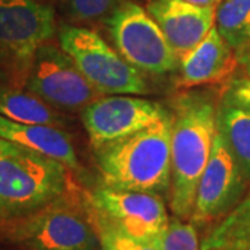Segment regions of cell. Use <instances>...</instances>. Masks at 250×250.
Wrapping results in <instances>:
<instances>
[{"label": "cell", "mask_w": 250, "mask_h": 250, "mask_svg": "<svg viewBox=\"0 0 250 250\" xmlns=\"http://www.w3.org/2000/svg\"><path fill=\"white\" fill-rule=\"evenodd\" d=\"M217 111L208 93L188 92L175 102L171 134V211L190 218L196 189L208 163L215 132Z\"/></svg>", "instance_id": "cell-1"}, {"label": "cell", "mask_w": 250, "mask_h": 250, "mask_svg": "<svg viewBox=\"0 0 250 250\" xmlns=\"http://www.w3.org/2000/svg\"><path fill=\"white\" fill-rule=\"evenodd\" d=\"M172 114L96 150L103 185L164 195L171 187Z\"/></svg>", "instance_id": "cell-2"}, {"label": "cell", "mask_w": 250, "mask_h": 250, "mask_svg": "<svg viewBox=\"0 0 250 250\" xmlns=\"http://www.w3.org/2000/svg\"><path fill=\"white\" fill-rule=\"evenodd\" d=\"M70 190L68 168L0 138V227L50 205Z\"/></svg>", "instance_id": "cell-3"}, {"label": "cell", "mask_w": 250, "mask_h": 250, "mask_svg": "<svg viewBox=\"0 0 250 250\" xmlns=\"http://www.w3.org/2000/svg\"><path fill=\"white\" fill-rule=\"evenodd\" d=\"M10 242L27 250H99L89 208L82 210L70 190L21 220L3 225Z\"/></svg>", "instance_id": "cell-4"}, {"label": "cell", "mask_w": 250, "mask_h": 250, "mask_svg": "<svg viewBox=\"0 0 250 250\" xmlns=\"http://www.w3.org/2000/svg\"><path fill=\"white\" fill-rule=\"evenodd\" d=\"M54 32L49 6L36 0H0V83L24 88L38 49Z\"/></svg>", "instance_id": "cell-5"}, {"label": "cell", "mask_w": 250, "mask_h": 250, "mask_svg": "<svg viewBox=\"0 0 250 250\" xmlns=\"http://www.w3.org/2000/svg\"><path fill=\"white\" fill-rule=\"evenodd\" d=\"M59 46L102 95H142L147 92L141 72L95 31L64 25L59 31Z\"/></svg>", "instance_id": "cell-6"}, {"label": "cell", "mask_w": 250, "mask_h": 250, "mask_svg": "<svg viewBox=\"0 0 250 250\" xmlns=\"http://www.w3.org/2000/svg\"><path fill=\"white\" fill-rule=\"evenodd\" d=\"M104 22L117 52L139 72L164 75L179 67L159 24L135 1L123 0Z\"/></svg>", "instance_id": "cell-7"}, {"label": "cell", "mask_w": 250, "mask_h": 250, "mask_svg": "<svg viewBox=\"0 0 250 250\" xmlns=\"http://www.w3.org/2000/svg\"><path fill=\"white\" fill-rule=\"evenodd\" d=\"M90 214L139 241L159 243L170 218L164 200L157 193L121 190L106 185L89 196Z\"/></svg>", "instance_id": "cell-8"}, {"label": "cell", "mask_w": 250, "mask_h": 250, "mask_svg": "<svg viewBox=\"0 0 250 250\" xmlns=\"http://www.w3.org/2000/svg\"><path fill=\"white\" fill-rule=\"evenodd\" d=\"M24 89L62 111L82 110L103 96L82 75L71 57L50 42L38 49Z\"/></svg>", "instance_id": "cell-9"}, {"label": "cell", "mask_w": 250, "mask_h": 250, "mask_svg": "<svg viewBox=\"0 0 250 250\" xmlns=\"http://www.w3.org/2000/svg\"><path fill=\"white\" fill-rule=\"evenodd\" d=\"M161 104L132 95H103L82 108L81 120L95 150L161 121Z\"/></svg>", "instance_id": "cell-10"}, {"label": "cell", "mask_w": 250, "mask_h": 250, "mask_svg": "<svg viewBox=\"0 0 250 250\" xmlns=\"http://www.w3.org/2000/svg\"><path fill=\"white\" fill-rule=\"evenodd\" d=\"M245 192V174L217 129L208 163L196 189L190 223L203 227L228 214Z\"/></svg>", "instance_id": "cell-11"}, {"label": "cell", "mask_w": 250, "mask_h": 250, "mask_svg": "<svg viewBox=\"0 0 250 250\" xmlns=\"http://www.w3.org/2000/svg\"><path fill=\"white\" fill-rule=\"evenodd\" d=\"M146 10L159 24L179 62L215 25V6H196L185 0H150Z\"/></svg>", "instance_id": "cell-12"}, {"label": "cell", "mask_w": 250, "mask_h": 250, "mask_svg": "<svg viewBox=\"0 0 250 250\" xmlns=\"http://www.w3.org/2000/svg\"><path fill=\"white\" fill-rule=\"evenodd\" d=\"M238 65L235 50L220 35L215 25L199 45L179 62L178 86L184 89L223 82Z\"/></svg>", "instance_id": "cell-13"}, {"label": "cell", "mask_w": 250, "mask_h": 250, "mask_svg": "<svg viewBox=\"0 0 250 250\" xmlns=\"http://www.w3.org/2000/svg\"><path fill=\"white\" fill-rule=\"evenodd\" d=\"M0 138L45 154L77 171L78 157L68 135L62 128L42 124H22L0 116Z\"/></svg>", "instance_id": "cell-14"}, {"label": "cell", "mask_w": 250, "mask_h": 250, "mask_svg": "<svg viewBox=\"0 0 250 250\" xmlns=\"http://www.w3.org/2000/svg\"><path fill=\"white\" fill-rule=\"evenodd\" d=\"M0 116L22 124L52 125L57 128L67 124V118L57 108L49 106L27 89L6 83H0Z\"/></svg>", "instance_id": "cell-15"}, {"label": "cell", "mask_w": 250, "mask_h": 250, "mask_svg": "<svg viewBox=\"0 0 250 250\" xmlns=\"http://www.w3.org/2000/svg\"><path fill=\"white\" fill-rule=\"evenodd\" d=\"M202 250H250V190L206 235Z\"/></svg>", "instance_id": "cell-16"}, {"label": "cell", "mask_w": 250, "mask_h": 250, "mask_svg": "<svg viewBox=\"0 0 250 250\" xmlns=\"http://www.w3.org/2000/svg\"><path fill=\"white\" fill-rule=\"evenodd\" d=\"M217 129L223 135L245 177L250 178V110L223 99L217 111Z\"/></svg>", "instance_id": "cell-17"}, {"label": "cell", "mask_w": 250, "mask_h": 250, "mask_svg": "<svg viewBox=\"0 0 250 250\" xmlns=\"http://www.w3.org/2000/svg\"><path fill=\"white\" fill-rule=\"evenodd\" d=\"M215 28L235 52L250 43V0H221Z\"/></svg>", "instance_id": "cell-18"}, {"label": "cell", "mask_w": 250, "mask_h": 250, "mask_svg": "<svg viewBox=\"0 0 250 250\" xmlns=\"http://www.w3.org/2000/svg\"><path fill=\"white\" fill-rule=\"evenodd\" d=\"M90 217L98 231L100 250H161V245L159 243L139 241L92 214Z\"/></svg>", "instance_id": "cell-19"}, {"label": "cell", "mask_w": 250, "mask_h": 250, "mask_svg": "<svg viewBox=\"0 0 250 250\" xmlns=\"http://www.w3.org/2000/svg\"><path fill=\"white\" fill-rule=\"evenodd\" d=\"M161 250H202L196 227L174 215L163 236Z\"/></svg>", "instance_id": "cell-20"}, {"label": "cell", "mask_w": 250, "mask_h": 250, "mask_svg": "<svg viewBox=\"0 0 250 250\" xmlns=\"http://www.w3.org/2000/svg\"><path fill=\"white\" fill-rule=\"evenodd\" d=\"M123 0H65V13L74 22L106 18Z\"/></svg>", "instance_id": "cell-21"}, {"label": "cell", "mask_w": 250, "mask_h": 250, "mask_svg": "<svg viewBox=\"0 0 250 250\" xmlns=\"http://www.w3.org/2000/svg\"><path fill=\"white\" fill-rule=\"evenodd\" d=\"M224 100L250 110V77H242L231 81L225 90Z\"/></svg>", "instance_id": "cell-22"}, {"label": "cell", "mask_w": 250, "mask_h": 250, "mask_svg": "<svg viewBox=\"0 0 250 250\" xmlns=\"http://www.w3.org/2000/svg\"><path fill=\"white\" fill-rule=\"evenodd\" d=\"M235 56L238 65L242 68L245 77H250V43L239 49L238 52H235Z\"/></svg>", "instance_id": "cell-23"}, {"label": "cell", "mask_w": 250, "mask_h": 250, "mask_svg": "<svg viewBox=\"0 0 250 250\" xmlns=\"http://www.w3.org/2000/svg\"><path fill=\"white\" fill-rule=\"evenodd\" d=\"M185 1H189L196 6H215L220 0H185Z\"/></svg>", "instance_id": "cell-24"}]
</instances>
